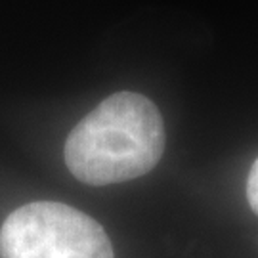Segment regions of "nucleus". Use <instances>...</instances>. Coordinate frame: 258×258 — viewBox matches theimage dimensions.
<instances>
[{
  "label": "nucleus",
  "instance_id": "f257e3e1",
  "mask_svg": "<svg viewBox=\"0 0 258 258\" xmlns=\"http://www.w3.org/2000/svg\"><path fill=\"white\" fill-rule=\"evenodd\" d=\"M165 151V126L155 103L117 92L90 111L65 142L71 174L88 185H109L148 174Z\"/></svg>",
  "mask_w": 258,
  "mask_h": 258
},
{
  "label": "nucleus",
  "instance_id": "f03ea898",
  "mask_svg": "<svg viewBox=\"0 0 258 258\" xmlns=\"http://www.w3.org/2000/svg\"><path fill=\"white\" fill-rule=\"evenodd\" d=\"M0 258H113V247L88 214L63 203L37 201L4 220Z\"/></svg>",
  "mask_w": 258,
  "mask_h": 258
},
{
  "label": "nucleus",
  "instance_id": "7ed1b4c3",
  "mask_svg": "<svg viewBox=\"0 0 258 258\" xmlns=\"http://www.w3.org/2000/svg\"><path fill=\"white\" fill-rule=\"evenodd\" d=\"M247 199L252 212L258 216V159L249 172V180H247Z\"/></svg>",
  "mask_w": 258,
  "mask_h": 258
}]
</instances>
